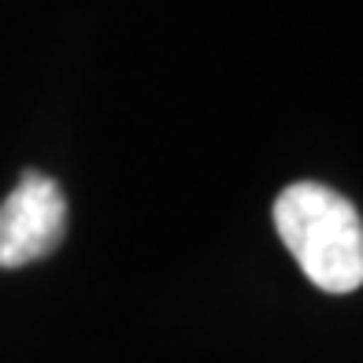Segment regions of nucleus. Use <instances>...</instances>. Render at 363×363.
<instances>
[{"mask_svg": "<svg viewBox=\"0 0 363 363\" xmlns=\"http://www.w3.org/2000/svg\"><path fill=\"white\" fill-rule=\"evenodd\" d=\"M67 230V201L52 178L26 171L0 204V271L26 267L56 252Z\"/></svg>", "mask_w": 363, "mask_h": 363, "instance_id": "2", "label": "nucleus"}, {"mask_svg": "<svg viewBox=\"0 0 363 363\" xmlns=\"http://www.w3.org/2000/svg\"><path fill=\"white\" fill-rule=\"evenodd\" d=\"M274 230L311 286L352 293L363 282V223L349 196L319 182H296L274 201Z\"/></svg>", "mask_w": 363, "mask_h": 363, "instance_id": "1", "label": "nucleus"}]
</instances>
